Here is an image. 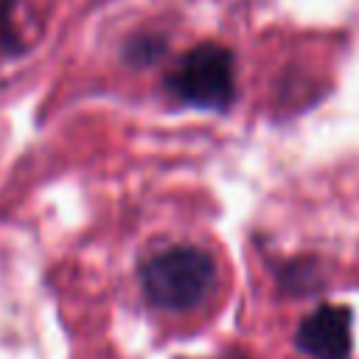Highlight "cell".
<instances>
[{
	"label": "cell",
	"instance_id": "obj_3",
	"mask_svg": "<svg viewBox=\"0 0 359 359\" xmlns=\"http://www.w3.org/2000/svg\"><path fill=\"white\" fill-rule=\"evenodd\" d=\"M294 345L309 359H348L351 348H353L351 311L345 306H320V309H314L297 325Z\"/></svg>",
	"mask_w": 359,
	"mask_h": 359
},
{
	"label": "cell",
	"instance_id": "obj_4",
	"mask_svg": "<svg viewBox=\"0 0 359 359\" xmlns=\"http://www.w3.org/2000/svg\"><path fill=\"white\" fill-rule=\"evenodd\" d=\"M17 48V34L11 28V11L6 8V3H0V50Z\"/></svg>",
	"mask_w": 359,
	"mask_h": 359
},
{
	"label": "cell",
	"instance_id": "obj_5",
	"mask_svg": "<svg viewBox=\"0 0 359 359\" xmlns=\"http://www.w3.org/2000/svg\"><path fill=\"white\" fill-rule=\"evenodd\" d=\"M222 359H247V356H241V353H233V356H222Z\"/></svg>",
	"mask_w": 359,
	"mask_h": 359
},
{
	"label": "cell",
	"instance_id": "obj_1",
	"mask_svg": "<svg viewBox=\"0 0 359 359\" xmlns=\"http://www.w3.org/2000/svg\"><path fill=\"white\" fill-rule=\"evenodd\" d=\"M137 280L143 297L154 309L182 314L210 297L219 280V269L205 247L168 244L140 261Z\"/></svg>",
	"mask_w": 359,
	"mask_h": 359
},
{
	"label": "cell",
	"instance_id": "obj_2",
	"mask_svg": "<svg viewBox=\"0 0 359 359\" xmlns=\"http://www.w3.org/2000/svg\"><path fill=\"white\" fill-rule=\"evenodd\" d=\"M165 87L177 101L188 107L224 112L236 98L233 53L216 42H202L174 65Z\"/></svg>",
	"mask_w": 359,
	"mask_h": 359
}]
</instances>
